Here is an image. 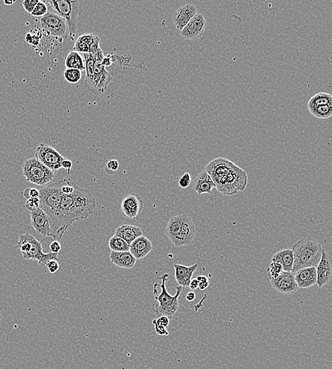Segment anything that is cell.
<instances>
[{"label":"cell","mask_w":332,"mask_h":369,"mask_svg":"<svg viewBox=\"0 0 332 369\" xmlns=\"http://www.w3.org/2000/svg\"><path fill=\"white\" fill-rule=\"evenodd\" d=\"M204 170L214 181L216 190L222 195H235L243 191L248 184L245 170L227 158L219 157L212 160Z\"/></svg>","instance_id":"6da1fadb"},{"label":"cell","mask_w":332,"mask_h":369,"mask_svg":"<svg viewBox=\"0 0 332 369\" xmlns=\"http://www.w3.org/2000/svg\"><path fill=\"white\" fill-rule=\"evenodd\" d=\"M293 267L292 273L305 268L316 267L322 257V246L313 238L303 237L292 247Z\"/></svg>","instance_id":"7a4b0ae2"},{"label":"cell","mask_w":332,"mask_h":369,"mask_svg":"<svg viewBox=\"0 0 332 369\" xmlns=\"http://www.w3.org/2000/svg\"><path fill=\"white\" fill-rule=\"evenodd\" d=\"M17 248L25 260H36L41 267H46L50 260L58 261V253H44L42 244L29 233L21 234L17 243Z\"/></svg>","instance_id":"3957f363"},{"label":"cell","mask_w":332,"mask_h":369,"mask_svg":"<svg viewBox=\"0 0 332 369\" xmlns=\"http://www.w3.org/2000/svg\"><path fill=\"white\" fill-rule=\"evenodd\" d=\"M50 4L54 13L65 20L69 29V34L72 41L75 39L78 27V19L81 13V7L79 1L75 0H58L46 1Z\"/></svg>","instance_id":"277c9868"},{"label":"cell","mask_w":332,"mask_h":369,"mask_svg":"<svg viewBox=\"0 0 332 369\" xmlns=\"http://www.w3.org/2000/svg\"><path fill=\"white\" fill-rule=\"evenodd\" d=\"M62 184L63 179H61L58 182L48 184L39 190V208L48 215L53 224L56 219L61 201L64 195L61 191Z\"/></svg>","instance_id":"5b68a950"},{"label":"cell","mask_w":332,"mask_h":369,"mask_svg":"<svg viewBox=\"0 0 332 369\" xmlns=\"http://www.w3.org/2000/svg\"><path fill=\"white\" fill-rule=\"evenodd\" d=\"M169 275L164 273L159 279L162 281V284L159 287L161 288V293L158 295H155V298L158 302V304H155V312L158 316H166L169 318H173L174 315L179 309V298L182 291V287H176V293L175 295H171L168 293L166 287V282Z\"/></svg>","instance_id":"8992f818"},{"label":"cell","mask_w":332,"mask_h":369,"mask_svg":"<svg viewBox=\"0 0 332 369\" xmlns=\"http://www.w3.org/2000/svg\"><path fill=\"white\" fill-rule=\"evenodd\" d=\"M22 170L23 175L28 182L37 185H45L55 178L54 171L46 167L35 157L24 161Z\"/></svg>","instance_id":"52a82bcc"},{"label":"cell","mask_w":332,"mask_h":369,"mask_svg":"<svg viewBox=\"0 0 332 369\" xmlns=\"http://www.w3.org/2000/svg\"><path fill=\"white\" fill-rule=\"evenodd\" d=\"M72 196L77 219L78 220L87 219L94 213L96 208V202L95 197L90 190L81 188L78 185L75 187Z\"/></svg>","instance_id":"ba28073f"},{"label":"cell","mask_w":332,"mask_h":369,"mask_svg":"<svg viewBox=\"0 0 332 369\" xmlns=\"http://www.w3.org/2000/svg\"><path fill=\"white\" fill-rule=\"evenodd\" d=\"M111 80V75L102 66L101 61H95L93 75L85 81V86L95 95H100L105 92Z\"/></svg>","instance_id":"9c48e42d"},{"label":"cell","mask_w":332,"mask_h":369,"mask_svg":"<svg viewBox=\"0 0 332 369\" xmlns=\"http://www.w3.org/2000/svg\"><path fill=\"white\" fill-rule=\"evenodd\" d=\"M35 158L54 172L62 168L61 163L65 158L54 148L46 144H40L36 147Z\"/></svg>","instance_id":"30bf717a"},{"label":"cell","mask_w":332,"mask_h":369,"mask_svg":"<svg viewBox=\"0 0 332 369\" xmlns=\"http://www.w3.org/2000/svg\"><path fill=\"white\" fill-rule=\"evenodd\" d=\"M41 27L46 33L54 37L64 36L67 32L65 20L54 12H47L40 20Z\"/></svg>","instance_id":"8fae6325"},{"label":"cell","mask_w":332,"mask_h":369,"mask_svg":"<svg viewBox=\"0 0 332 369\" xmlns=\"http://www.w3.org/2000/svg\"><path fill=\"white\" fill-rule=\"evenodd\" d=\"M270 285L278 293L285 295L293 294L298 287L295 280L294 273L283 271L276 278H269Z\"/></svg>","instance_id":"7c38bea8"},{"label":"cell","mask_w":332,"mask_h":369,"mask_svg":"<svg viewBox=\"0 0 332 369\" xmlns=\"http://www.w3.org/2000/svg\"><path fill=\"white\" fill-rule=\"evenodd\" d=\"M31 220L32 227L37 233L44 237L53 236L51 219L44 210L38 208L34 212H31Z\"/></svg>","instance_id":"4fadbf2b"},{"label":"cell","mask_w":332,"mask_h":369,"mask_svg":"<svg viewBox=\"0 0 332 369\" xmlns=\"http://www.w3.org/2000/svg\"><path fill=\"white\" fill-rule=\"evenodd\" d=\"M207 21L204 15L196 14L181 31V36L187 40H195L203 36L206 29Z\"/></svg>","instance_id":"5bb4252c"},{"label":"cell","mask_w":332,"mask_h":369,"mask_svg":"<svg viewBox=\"0 0 332 369\" xmlns=\"http://www.w3.org/2000/svg\"><path fill=\"white\" fill-rule=\"evenodd\" d=\"M316 285L319 288L331 281L332 277V260L327 251L322 249V257L316 267Z\"/></svg>","instance_id":"9a60e30c"},{"label":"cell","mask_w":332,"mask_h":369,"mask_svg":"<svg viewBox=\"0 0 332 369\" xmlns=\"http://www.w3.org/2000/svg\"><path fill=\"white\" fill-rule=\"evenodd\" d=\"M143 208V201L140 195L130 194L123 200L121 209L124 216L129 219H135Z\"/></svg>","instance_id":"2e32d148"},{"label":"cell","mask_w":332,"mask_h":369,"mask_svg":"<svg viewBox=\"0 0 332 369\" xmlns=\"http://www.w3.org/2000/svg\"><path fill=\"white\" fill-rule=\"evenodd\" d=\"M196 235V227L191 218L187 215H183L181 231L179 238L176 241V247L189 245L194 239Z\"/></svg>","instance_id":"e0dca14e"},{"label":"cell","mask_w":332,"mask_h":369,"mask_svg":"<svg viewBox=\"0 0 332 369\" xmlns=\"http://www.w3.org/2000/svg\"><path fill=\"white\" fill-rule=\"evenodd\" d=\"M196 14L197 9L193 4H185L175 11L174 13V24L178 30L181 31Z\"/></svg>","instance_id":"ac0fdd59"},{"label":"cell","mask_w":332,"mask_h":369,"mask_svg":"<svg viewBox=\"0 0 332 369\" xmlns=\"http://www.w3.org/2000/svg\"><path fill=\"white\" fill-rule=\"evenodd\" d=\"M153 250V244L146 236H142L137 238L130 244L129 252L136 260L142 259L147 256Z\"/></svg>","instance_id":"d6986e66"},{"label":"cell","mask_w":332,"mask_h":369,"mask_svg":"<svg viewBox=\"0 0 332 369\" xmlns=\"http://www.w3.org/2000/svg\"><path fill=\"white\" fill-rule=\"evenodd\" d=\"M298 288H309L316 284V268L310 267L298 270L294 273Z\"/></svg>","instance_id":"ffe728a7"},{"label":"cell","mask_w":332,"mask_h":369,"mask_svg":"<svg viewBox=\"0 0 332 369\" xmlns=\"http://www.w3.org/2000/svg\"><path fill=\"white\" fill-rule=\"evenodd\" d=\"M175 270V279L181 287H189L193 273L198 268V264H195L190 267H186L180 264H174Z\"/></svg>","instance_id":"44dd1931"},{"label":"cell","mask_w":332,"mask_h":369,"mask_svg":"<svg viewBox=\"0 0 332 369\" xmlns=\"http://www.w3.org/2000/svg\"><path fill=\"white\" fill-rule=\"evenodd\" d=\"M213 188H216V184L210 175L205 170L200 172L195 180V184L193 185V190L198 195L205 193L210 195Z\"/></svg>","instance_id":"7402d4cb"},{"label":"cell","mask_w":332,"mask_h":369,"mask_svg":"<svg viewBox=\"0 0 332 369\" xmlns=\"http://www.w3.org/2000/svg\"><path fill=\"white\" fill-rule=\"evenodd\" d=\"M110 259L111 263L118 267L122 268L130 269L134 267L137 260L129 252H113L110 253Z\"/></svg>","instance_id":"603a6c76"},{"label":"cell","mask_w":332,"mask_h":369,"mask_svg":"<svg viewBox=\"0 0 332 369\" xmlns=\"http://www.w3.org/2000/svg\"><path fill=\"white\" fill-rule=\"evenodd\" d=\"M142 233H143V231L141 227L128 225V224H123L117 229L115 236L125 240L127 244H130L137 238L142 236Z\"/></svg>","instance_id":"cb8c5ba5"},{"label":"cell","mask_w":332,"mask_h":369,"mask_svg":"<svg viewBox=\"0 0 332 369\" xmlns=\"http://www.w3.org/2000/svg\"><path fill=\"white\" fill-rule=\"evenodd\" d=\"M271 261L282 266L284 271L292 272L293 267V253L292 249H282L276 252Z\"/></svg>","instance_id":"d4e9b609"},{"label":"cell","mask_w":332,"mask_h":369,"mask_svg":"<svg viewBox=\"0 0 332 369\" xmlns=\"http://www.w3.org/2000/svg\"><path fill=\"white\" fill-rule=\"evenodd\" d=\"M183 215H184L172 217L169 220L167 227H166V235L174 245H176V241L179 238L181 223H182Z\"/></svg>","instance_id":"484cf974"},{"label":"cell","mask_w":332,"mask_h":369,"mask_svg":"<svg viewBox=\"0 0 332 369\" xmlns=\"http://www.w3.org/2000/svg\"><path fill=\"white\" fill-rule=\"evenodd\" d=\"M325 104H332V96L327 92H319L310 98L307 102V108L310 112L316 107Z\"/></svg>","instance_id":"4316f807"},{"label":"cell","mask_w":332,"mask_h":369,"mask_svg":"<svg viewBox=\"0 0 332 369\" xmlns=\"http://www.w3.org/2000/svg\"><path fill=\"white\" fill-rule=\"evenodd\" d=\"M64 62H65V66L67 68L78 69L81 71L85 70L84 58L78 52H70L66 57Z\"/></svg>","instance_id":"83f0119b"},{"label":"cell","mask_w":332,"mask_h":369,"mask_svg":"<svg viewBox=\"0 0 332 369\" xmlns=\"http://www.w3.org/2000/svg\"><path fill=\"white\" fill-rule=\"evenodd\" d=\"M109 246L111 250L113 252H129L130 249V244H127L125 240L115 235L109 239Z\"/></svg>","instance_id":"f1b7e54d"},{"label":"cell","mask_w":332,"mask_h":369,"mask_svg":"<svg viewBox=\"0 0 332 369\" xmlns=\"http://www.w3.org/2000/svg\"><path fill=\"white\" fill-rule=\"evenodd\" d=\"M310 113L317 119H328L331 117L332 115V104L319 106Z\"/></svg>","instance_id":"f546056e"},{"label":"cell","mask_w":332,"mask_h":369,"mask_svg":"<svg viewBox=\"0 0 332 369\" xmlns=\"http://www.w3.org/2000/svg\"><path fill=\"white\" fill-rule=\"evenodd\" d=\"M64 78L67 82L75 84L80 81L81 71L78 69L67 68L64 72Z\"/></svg>","instance_id":"4dcf8cb0"},{"label":"cell","mask_w":332,"mask_h":369,"mask_svg":"<svg viewBox=\"0 0 332 369\" xmlns=\"http://www.w3.org/2000/svg\"><path fill=\"white\" fill-rule=\"evenodd\" d=\"M283 271H284V269L281 264L272 261L268 268L269 278H278Z\"/></svg>","instance_id":"1f68e13d"},{"label":"cell","mask_w":332,"mask_h":369,"mask_svg":"<svg viewBox=\"0 0 332 369\" xmlns=\"http://www.w3.org/2000/svg\"><path fill=\"white\" fill-rule=\"evenodd\" d=\"M48 12L47 7L44 1H39L31 15L36 17H43Z\"/></svg>","instance_id":"d6a6232c"},{"label":"cell","mask_w":332,"mask_h":369,"mask_svg":"<svg viewBox=\"0 0 332 369\" xmlns=\"http://www.w3.org/2000/svg\"><path fill=\"white\" fill-rule=\"evenodd\" d=\"M79 41H82L84 44H87L89 46L92 45L95 43L100 41L99 38L96 36V35L93 34H87L81 35L79 38H78Z\"/></svg>","instance_id":"836d02e7"},{"label":"cell","mask_w":332,"mask_h":369,"mask_svg":"<svg viewBox=\"0 0 332 369\" xmlns=\"http://www.w3.org/2000/svg\"><path fill=\"white\" fill-rule=\"evenodd\" d=\"M119 168V163L117 160L111 159L108 161L105 167V171L109 175H114Z\"/></svg>","instance_id":"e575fe53"},{"label":"cell","mask_w":332,"mask_h":369,"mask_svg":"<svg viewBox=\"0 0 332 369\" xmlns=\"http://www.w3.org/2000/svg\"><path fill=\"white\" fill-rule=\"evenodd\" d=\"M74 49L75 51L78 52V53H90V47L87 44H84L82 41H79V39H77L75 41V46H74Z\"/></svg>","instance_id":"d590c367"},{"label":"cell","mask_w":332,"mask_h":369,"mask_svg":"<svg viewBox=\"0 0 332 369\" xmlns=\"http://www.w3.org/2000/svg\"><path fill=\"white\" fill-rule=\"evenodd\" d=\"M26 208L28 211L30 212H34L37 209L39 208L40 207V200L38 198H31V199L27 200L26 202Z\"/></svg>","instance_id":"8d00e7d4"},{"label":"cell","mask_w":332,"mask_h":369,"mask_svg":"<svg viewBox=\"0 0 332 369\" xmlns=\"http://www.w3.org/2000/svg\"><path fill=\"white\" fill-rule=\"evenodd\" d=\"M23 195L27 200L31 198H38L40 195L39 190L36 188H27L23 192Z\"/></svg>","instance_id":"74e56055"},{"label":"cell","mask_w":332,"mask_h":369,"mask_svg":"<svg viewBox=\"0 0 332 369\" xmlns=\"http://www.w3.org/2000/svg\"><path fill=\"white\" fill-rule=\"evenodd\" d=\"M38 1V0H24L22 2V5L28 13L32 14Z\"/></svg>","instance_id":"f35d334b"},{"label":"cell","mask_w":332,"mask_h":369,"mask_svg":"<svg viewBox=\"0 0 332 369\" xmlns=\"http://www.w3.org/2000/svg\"><path fill=\"white\" fill-rule=\"evenodd\" d=\"M191 182V177L189 173H185L179 180V185L181 188H187Z\"/></svg>","instance_id":"ab89813d"},{"label":"cell","mask_w":332,"mask_h":369,"mask_svg":"<svg viewBox=\"0 0 332 369\" xmlns=\"http://www.w3.org/2000/svg\"><path fill=\"white\" fill-rule=\"evenodd\" d=\"M46 267L47 268L50 273H56L60 269L59 264H58V261H55V260H50V261H47V264H46Z\"/></svg>","instance_id":"60d3db41"},{"label":"cell","mask_w":332,"mask_h":369,"mask_svg":"<svg viewBox=\"0 0 332 369\" xmlns=\"http://www.w3.org/2000/svg\"><path fill=\"white\" fill-rule=\"evenodd\" d=\"M196 279L198 280V288L201 290H206L209 286V279L206 276H198Z\"/></svg>","instance_id":"b9f144b4"},{"label":"cell","mask_w":332,"mask_h":369,"mask_svg":"<svg viewBox=\"0 0 332 369\" xmlns=\"http://www.w3.org/2000/svg\"><path fill=\"white\" fill-rule=\"evenodd\" d=\"M154 327H155V332L158 335H166L168 336L169 332H167V328L160 325V324H158L155 320L153 321Z\"/></svg>","instance_id":"7bdbcfd3"},{"label":"cell","mask_w":332,"mask_h":369,"mask_svg":"<svg viewBox=\"0 0 332 369\" xmlns=\"http://www.w3.org/2000/svg\"><path fill=\"white\" fill-rule=\"evenodd\" d=\"M49 249H50L51 253H58L59 254L61 250V244L58 240H54L50 243L49 245Z\"/></svg>","instance_id":"ee69618b"},{"label":"cell","mask_w":332,"mask_h":369,"mask_svg":"<svg viewBox=\"0 0 332 369\" xmlns=\"http://www.w3.org/2000/svg\"><path fill=\"white\" fill-rule=\"evenodd\" d=\"M155 321L158 324H160V325L163 326V327L167 329L168 327L169 324H170V318L166 316H163V315L159 316V318L157 319H155Z\"/></svg>","instance_id":"f6af8a7d"},{"label":"cell","mask_w":332,"mask_h":369,"mask_svg":"<svg viewBox=\"0 0 332 369\" xmlns=\"http://www.w3.org/2000/svg\"><path fill=\"white\" fill-rule=\"evenodd\" d=\"M61 167L66 169L67 170V174L70 175V170H71L72 167V162L70 160L65 158L61 163Z\"/></svg>","instance_id":"bcb514c9"},{"label":"cell","mask_w":332,"mask_h":369,"mask_svg":"<svg viewBox=\"0 0 332 369\" xmlns=\"http://www.w3.org/2000/svg\"><path fill=\"white\" fill-rule=\"evenodd\" d=\"M112 57L111 56V55H107V56L104 57L102 59V61H101V64H102L103 66H104V67H109V66H111L112 64H113V61H112Z\"/></svg>","instance_id":"7dc6e473"},{"label":"cell","mask_w":332,"mask_h":369,"mask_svg":"<svg viewBox=\"0 0 332 369\" xmlns=\"http://www.w3.org/2000/svg\"><path fill=\"white\" fill-rule=\"evenodd\" d=\"M198 280L196 278H193L190 281V284H189V287H190L191 290H196L198 288Z\"/></svg>","instance_id":"c3c4849f"},{"label":"cell","mask_w":332,"mask_h":369,"mask_svg":"<svg viewBox=\"0 0 332 369\" xmlns=\"http://www.w3.org/2000/svg\"><path fill=\"white\" fill-rule=\"evenodd\" d=\"M195 298H196V293H193V292H189V293H187V295H186V299H187L189 302H192V301H194Z\"/></svg>","instance_id":"681fc988"},{"label":"cell","mask_w":332,"mask_h":369,"mask_svg":"<svg viewBox=\"0 0 332 369\" xmlns=\"http://www.w3.org/2000/svg\"><path fill=\"white\" fill-rule=\"evenodd\" d=\"M26 41H27V42L29 43V44H32V40H33V34H27V35H26Z\"/></svg>","instance_id":"f907efd6"},{"label":"cell","mask_w":332,"mask_h":369,"mask_svg":"<svg viewBox=\"0 0 332 369\" xmlns=\"http://www.w3.org/2000/svg\"><path fill=\"white\" fill-rule=\"evenodd\" d=\"M4 3L5 5L12 6L15 4V0H4Z\"/></svg>","instance_id":"816d5d0a"},{"label":"cell","mask_w":332,"mask_h":369,"mask_svg":"<svg viewBox=\"0 0 332 369\" xmlns=\"http://www.w3.org/2000/svg\"><path fill=\"white\" fill-rule=\"evenodd\" d=\"M1 317H0V324H1Z\"/></svg>","instance_id":"f5cc1de1"},{"label":"cell","mask_w":332,"mask_h":369,"mask_svg":"<svg viewBox=\"0 0 332 369\" xmlns=\"http://www.w3.org/2000/svg\"><path fill=\"white\" fill-rule=\"evenodd\" d=\"M0 317H1V311H0Z\"/></svg>","instance_id":"db71d44e"}]
</instances>
